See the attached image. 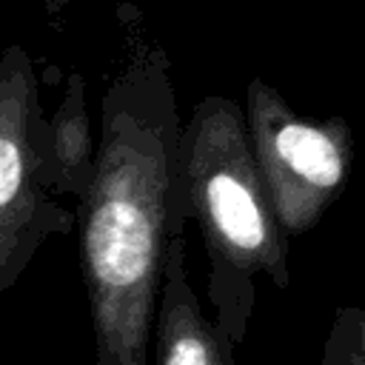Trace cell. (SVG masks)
<instances>
[{
    "mask_svg": "<svg viewBox=\"0 0 365 365\" xmlns=\"http://www.w3.org/2000/svg\"><path fill=\"white\" fill-rule=\"evenodd\" d=\"M242 114L277 222L288 237L308 234L351 180L354 131L348 120L305 117L259 77L245 86Z\"/></svg>",
    "mask_w": 365,
    "mask_h": 365,
    "instance_id": "3957f363",
    "label": "cell"
},
{
    "mask_svg": "<svg viewBox=\"0 0 365 365\" xmlns=\"http://www.w3.org/2000/svg\"><path fill=\"white\" fill-rule=\"evenodd\" d=\"M43 103L31 54L11 43L0 54V294L54 234H71L77 214L46 188L37 157Z\"/></svg>",
    "mask_w": 365,
    "mask_h": 365,
    "instance_id": "277c9868",
    "label": "cell"
},
{
    "mask_svg": "<svg viewBox=\"0 0 365 365\" xmlns=\"http://www.w3.org/2000/svg\"><path fill=\"white\" fill-rule=\"evenodd\" d=\"M180 111L171 57L131 37L103 100L94 174L77 200L94 365H148L174 222Z\"/></svg>",
    "mask_w": 365,
    "mask_h": 365,
    "instance_id": "6da1fadb",
    "label": "cell"
},
{
    "mask_svg": "<svg viewBox=\"0 0 365 365\" xmlns=\"http://www.w3.org/2000/svg\"><path fill=\"white\" fill-rule=\"evenodd\" d=\"M234 359L237 348L200 308L185 271V228H180L171 234L165 251L151 331V365H234Z\"/></svg>",
    "mask_w": 365,
    "mask_h": 365,
    "instance_id": "5b68a950",
    "label": "cell"
},
{
    "mask_svg": "<svg viewBox=\"0 0 365 365\" xmlns=\"http://www.w3.org/2000/svg\"><path fill=\"white\" fill-rule=\"evenodd\" d=\"M174 214L194 220L208 257V302L234 348L257 305V282L288 288V234L277 222L251 157L242 106L202 97L177 143Z\"/></svg>",
    "mask_w": 365,
    "mask_h": 365,
    "instance_id": "7a4b0ae2",
    "label": "cell"
},
{
    "mask_svg": "<svg viewBox=\"0 0 365 365\" xmlns=\"http://www.w3.org/2000/svg\"><path fill=\"white\" fill-rule=\"evenodd\" d=\"M71 0H43V6L48 9V11H60V9H66Z\"/></svg>",
    "mask_w": 365,
    "mask_h": 365,
    "instance_id": "ba28073f",
    "label": "cell"
},
{
    "mask_svg": "<svg viewBox=\"0 0 365 365\" xmlns=\"http://www.w3.org/2000/svg\"><path fill=\"white\" fill-rule=\"evenodd\" d=\"M37 157L46 188L57 197H83L97 157V140L91 137V120L86 106V77L71 71L60 106L51 117L43 114L37 125Z\"/></svg>",
    "mask_w": 365,
    "mask_h": 365,
    "instance_id": "8992f818",
    "label": "cell"
},
{
    "mask_svg": "<svg viewBox=\"0 0 365 365\" xmlns=\"http://www.w3.org/2000/svg\"><path fill=\"white\" fill-rule=\"evenodd\" d=\"M319 365H365V308L339 305L331 317Z\"/></svg>",
    "mask_w": 365,
    "mask_h": 365,
    "instance_id": "52a82bcc",
    "label": "cell"
}]
</instances>
